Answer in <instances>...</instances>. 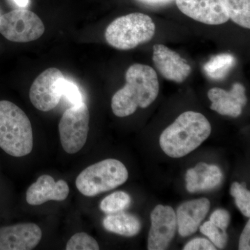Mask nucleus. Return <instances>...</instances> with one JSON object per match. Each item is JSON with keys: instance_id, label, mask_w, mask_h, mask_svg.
I'll use <instances>...</instances> for the list:
<instances>
[{"instance_id": "f257e3e1", "label": "nucleus", "mask_w": 250, "mask_h": 250, "mask_svg": "<svg viewBox=\"0 0 250 250\" xmlns=\"http://www.w3.org/2000/svg\"><path fill=\"white\" fill-rule=\"evenodd\" d=\"M125 78L126 84L111 100L112 111L120 118L133 114L139 107H148L159 92L157 74L152 67L134 64L128 68Z\"/></svg>"}, {"instance_id": "f03ea898", "label": "nucleus", "mask_w": 250, "mask_h": 250, "mask_svg": "<svg viewBox=\"0 0 250 250\" xmlns=\"http://www.w3.org/2000/svg\"><path fill=\"white\" fill-rule=\"evenodd\" d=\"M210 132V123L202 113L184 112L163 131L159 144L167 156L184 157L208 139Z\"/></svg>"}, {"instance_id": "7ed1b4c3", "label": "nucleus", "mask_w": 250, "mask_h": 250, "mask_svg": "<svg viewBox=\"0 0 250 250\" xmlns=\"http://www.w3.org/2000/svg\"><path fill=\"white\" fill-rule=\"evenodd\" d=\"M34 146L31 122L26 113L11 102L0 101V147L9 155L22 157Z\"/></svg>"}, {"instance_id": "20e7f679", "label": "nucleus", "mask_w": 250, "mask_h": 250, "mask_svg": "<svg viewBox=\"0 0 250 250\" xmlns=\"http://www.w3.org/2000/svg\"><path fill=\"white\" fill-rule=\"evenodd\" d=\"M155 29L149 16L133 13L113 21L106 28L105 39L114 48L129 50L152 40Z\"/></svg>"}, {"instance_id": "39448f33", "label": "nucleus", "mask_w": 250, "mask_h": 250, "mask_svg": "<svg viewBox=\"0 0 250 250\" xmlns=\"http://www.w3.org/2000/svg\"><path fill=\"white\" fill-rule=\"evenodd\" d=\"M128 177L129 173L123 163L108 159L86 167L79 174L75 184L82 195L94 197L120 187Z\"/></svg>"}, {"instance_id": "423d86ee", "label": "nucleus", "mask_w": 250, "mask_h": 250, "mask_svg": "<svg viewBox=\"0 0 250 250\" xmlns=\"http://www.w3.org/2000/svg\"><path fill=\"white\" fill-rule=\"evenodd\" d=\"M90 113L84 103L64 112L59 125L61 143L68 154H76L85 146L89 131Z\"/></svg>"}, {"instance_id": "0eeeda50", "label": "nucleus", "mask_w": 250, "mask_h": 250, "mask_svg": "<svg viewBox=\"0 0 250 250\" xmlns=\"http://www.w3.org/2000/svg\"><path fill=\"white\" fill-rule=\"evenodd\" d=\"M45 29L41 18L27 9L14 10L0 17V33L12 42L37 40L44 34Z\"/></svg>"}, {"instance_id": "6e6552de", "label": "nucleus", "mask_w": 250, "mask_h": 250, "mask_svg": "<svg viewBox=\"0 0 250 250\" xmlns=\"http://www.w3.org/2000/svg\"><path fill=\"white\" fill-rule=\"evenodd\" d=\"M64 80L62 71L56 67H50L40 74L29 90V98L34 107L44 112L54 109L62 97Z\"/></svg>"}, {"instance_id": "1a4fd4ad", "label": "nucleus", "mask_w": 250, "mask_h": 250, "mask_svg": "<svg viewBox=\"0 0 250 250\" xmlns=\"http://www.w3.org/2000/svg\"><path fill=\"white\" fill-rule=\"evenodd\" d=\"M151 223L148 250H166L175 234L177 226L175 212L169 206L157 205L151 213Z\"/></svg>"}, {"instance_id": "9d476101", "label": "nucleus", "mask_w": 250, "mask_h": 250, "mask_svg": "<svg viewBox=\"0 0 250 250\" xmlns=\"http://www.w3.org/2000/svg\"><path fill=\"white\" fill-rule=\"evenodd\" d=\"M178 9L197 22L218 25L228 22L229 18L223 0H175Z\"/></svg>"}, {"instance_id": "9b49d317", "label": "nucleus", "mask_w": 250, "mask_h": 250, "mask_svg": "<svg viewBox=\"0 0 250 250\" xmlns=\"http://www.w3.org/2000/svg\"><path fill=\"white\" fill-rule=\"evenodd\" d=\"M42 231L34 223L0 228V250H30L40 243Z\"/></svg>"}, {"instance_id": "f8f14e48", "label": "nucleus", "mask_w": 250, "mask_h": 250, "mask_svg": "<svg viewBox=\"0 0 250 250\" xmlns=\"http://www.w3.org/2000/svg\"><path fill=\"white\" fill-rule=\"evenodd\" d=\"M154 65L166 80L182 83L191 72V67L178 53L164 45L153 47Z\"/></svg>"}, {"instance_id": "ddd939ff", "label": "nucleus", "mask_w": 250, "mask_h": 250, "mask_svg": "<svg viewBox=\"0 0 250 250\" xmlns=\"http://www.w3.org/2000/svg\"><path fill=\"white\" fill-rule=\"evenodd\" d=\"M208 97L212 103V110L223 116L233 118L241 114L243 106L248 102L246 88L240 83H234L230 91L220 88H211L208 90Z\"/></svg>"}, {"instance_id": "4468645a", "label": "nucleus", "mask_w": 250, "mask_h": 250, "mask_svg": "<svg viewBox=\"0 0 250 250\" xmlns=\"http://www.w3.org/2000/svg\"><path fill=\"white\" fill-rule=\"evenodd\" d=\"M70 192L68 184L64 180L55 182L53 177L43 174L28 188L26 200L29 205H41L45 202L63 201Z\"/></svg>"}, {"instance_id": "2eb2a0df", "label": "nucleus", "mask_w": 250, "mask_h": 250, "mask_svg": "<svg viewBox=\"0 0 250 250\" xmlns=\"http://www.w3.org/2000/svg\"><path fill=\"white\" fill-rule=\"evenodd\" d=\"M210 208L208 199L201 198L184 202L177 210V225L179 234L188 236L196 232Z\"/></svg>"}, {"instance_id": "dca6fc26", "label": "nucleus", "mask_w": 250, "mask_h": 250, "mask_svg": "<svg viewBox=\"0 0 250 250\" xmlns=\"http://www.w3.org/2000/svg\"><path fill=\"white\" fill-rule=\"evenodd\" d=\"M223 180L222 171L217 166L199 163L186 174L187 190L190 192L211 190L218 187Z\"/></svg>"}, {"instance_id": "f3484780", "label": "nucleus", "mask_w": 250, "mask_h": 250, "mask_svg": "<svg viewBox=\"0 0 250 250\" xmlns=\"http://www.w3.org/2000/svg\"><path fill=\"white\" fill-rule=\"evenodd\" d=\"M103 226L110 232L127 237L136 236L141 229V223L139 218L123 211L105 217Z\"/></svg>"}, {"instance_id": "a211bd4d", "label": "nucleus", "mask_w": 250, "mask_h": 250, "mask_svg": "<svg viewBox=\"0 0 250 250\" xmlns=\"http://www.w3.org/2000/svg\"><path fill=\"white\" fill-rule=\"evenodd\" d=\"M229 19L242 27L250 29V0H223Z\"/></svg>"}, {"instance_id": "6ab92c4d", "label": "nucleus", "mask_w": 250, "mask_h": 250, "mask_svg": "<svg viewBox=\"0 0 250 250\" xmlns=\"http://www.w3.org/2000/svg\"><path fill=\"white\" fill-rule=\"evenodd\" d=\"M236 62L234 57L230 54H220L210 59L204 66L207 75L213 80L225 78Z\"/></svg>"}, {"instance_id": "aec40b11", "label": "nucleus", "mask_w": 250, "mask_h": 250, "mask_svg": "<svg viewBox=\"0 0 250 250\" xmlns=\"http://www.w3.org/2000/svg\"><path fill=\"white\" fill-rule=\"evenodd\" d=\"M131 197L123 191H117L103 199L100 203V209L106 214H114L123 211L129 207Z\"/></svg>"}, {"instance_id": "412c9836", "label": "nucleus", "mask_w": 250, "mask_h": 250, "mask_svg": "<svg viewBox=\"0 0 250 250\" xmlns=\"http://www.w3.org/2000/svg\"><path fill=\"white\" fill-rule=\"evenodd\" d=\"M230 193L235 198L236 205L243 215L250 216V192L244 184L234 182L231 187Z\"/></svg>"}, {"instance_id": "4be33fe9", "label": "nucleus", "mask_w": 250, "mask_h": 250, "mask_svg": "<svg viewBox=\"0 0 250 250\" xmlns=\"http://www.w3.org/2000/svg\"><path fill=\"white\" fill-rule=\"evenodd\" d=\"M200 231L209 238L216 248L223 249L228 243V236L226 230L222 229L211 222H206L200 227Z\"/></svg>"}, {"instance_id": "5701e85b", "label": "nucleus", "mask_w": 250, "mask_h": 250, "mask_svg": "<svg viewBox=\"0 0 250 250\" xmlns=\"http://www.w3.org/2000/svg\"><path fill=\"white\" fill-rule=\"evenodd\" d=\"M67 250H98V242L86 233H75L67 243Z\"/></svg>"}, {"instance_id": "b1692460", "label": "nucleus", "mask_w": 250, "mask_h": 250, "mask_svg": "<svg viewBox=\"0 0 250 250\" xmlns=\"http://www.w3.org/2000/svg\"><path fill=\"white\" fill-rule=\"evenodd\" d=\"M62 96L65 97L67 101L72 105L83 103V97L78 86L71 81L64 80L62 85Z\"/></svg>"}, {"instance_id": "393cba45", "label": "nucleus", "mask_w": 250, "mask_h": 250, "mask_svg": "<svg viewBox=\"0 0 250 250\" xmlns=\"http://www.w3.org/2000/svg\"><path fill=\"white\" fill-rule=\"evenodd\" d=\"M210 221L217 227L226 230L230 223V214L225 209L215 210L210 217Z\"/></svg>"}, {"instance_id": "a878e982", "label": "nucleus", "mask_w": 250, "mask_h": 250, "mask_svg": "<svg viewBox=\"0 0 250 250\" xmlns=\"http://www.w3.org/2000/svg\"><path fill=\"white\" fill-rule=\"evenodd\" d=\"M184 250H215L216 248L211 242L205 238H195L188 243Z\"/></svg>"}, {"instance_id": "bb28decb", "label": "nucleus", "mask_w": 250, "mask_h": 250, "mask_svg": "<svg viewBox=\"0 0 250 250\" xmlns=\"http://www.w3.org/2000/svg\"><path fill=\"white\" fill-rule=\"evenodd\" d=\"M240 250H250V221L248 222L243 232L241 233L239 241Z\"/></svg>"}, {"instance_id": "cd10ccee", "label": "nucleus", "mask_w": 250, "mask_h": 250, "mask_svg": "<svg viewBox=\"0 0 250 250\" xmlns=\"http://www.w3.org/2000/svg\"><path fill=\"white\" fill-rule=\"evenodd\" d=\"M137 1L148 6H161L170 4L175 0H137Z\"/></svg>"}, {"instance_id": "c85d7f7f", "label": "nucleus", "mask_w": 250, "mask_h": 250, "mask_svg": "<svg viewBox=\"0 0 250 250\" xmlns=\"http://www.w3.org/2000/svg\"><path fill=\"white\" fill-rule=\"evenodd\" d=\"M12 1L21 9H25L30 4L29 0H12Z\"/></svg>"}]
</instances>
